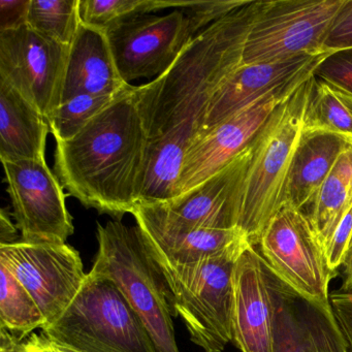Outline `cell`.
Wrapping results in <instances>:
<instances>
[{
    "instance_id": "obj_1",
    "label": "cell",
    "mask_w": 352,
    "mask_h": 352,
    "mask_svg": "<svg viewBox=\"0 0 352 352\" xmlns=\"http://www.w3.org/2000/svg\"><path fill=\"white\" fill-rule=\"evenodd\" d=\"M261 1L247 0L208 26L164 75L135 86V102L148 137L140 203L176 199L185 152L201 131L212 98L242 65L245 40Z\"/></svg>"
},
{
    "instance_id": "obj_2",
    "label": "cell",
    "mask_w": 352,
    "mask_h": 352,
    "mask_svg": "<svg viewBox=\"0 0 352 352\" xmlns=\"http://www.w3.org/2000/svg\"><path fill=\"white\" fill-rule=\"evenodd\" d=\"M131 86L73 139L56 142L54 170L86 208L121 220L139 205L148 137Z\"/></svg>"
},
{
    "instance_id": "obj_3",
    "label": "cell",
    "mask_w": 352,
    "mask_h": 352,
    "mask_svg": "<svg viewBox=\"0 0 352 352\" xmlns=\"http://www.w3.org/2000/svg\"><path fill=\"white\" fill-rule=\"evenodd\" d=\"M314 75L271 115L249 144V158L232 201V226L252 246L284 204L286 181L304 129Z\"/></svg>"
},
{
    "instance_id": "obj_4",
    "label": "cell",
    "mask_w": 352,
    "mask_h": 352,
    "mask_svg": "<svg viewBox=\"0 0 352 352\" xmlns=\"http://www.w3.org/2000/svg\"><path fill=\"white\" fill-rule=\"evenodd\" d=\"M98 250L91 273L112 280L139 315L157 352H180L170 292L143 230L121 220L98 223Z\"/></svg>"
},
{
    "instance_id": "obj_5",
    "label": "cell",
    "mask_w": 352,
    "mask_h": 352,
    "mask_svg": "<svg viewBox=\"0 0 352 352\" xmlns=\"http://www.w3.org/2000/svg\"><path fill=\"white\" fill-rule=\"evenodd\" d=\"M42 333L51 343L76 352H157L116 284L91 272L67 310Z\"/></svg>"
},
{
    "instance_id": "obj_6",
    "label": "cell",
    "mask_w": 352,
    "mask_h": 352,
    "mask_svg": "<svg viewBox=\"0 0 352 352\" xmlns=\"http://www.w3.org/2000/svg\"><path fill=\"white\" fill-rule=\"evenodd\" d=\"M248 246L242 241L189 267L154 259L166 279L174 316L182 318L191 342L204 352H222L232 342V276Z\"/></svg>"
},
{
    "instance_id": "obj_7",
    "label": "cell",
    "mask_w": 352,
    "mask_h": 352,
    "mask_svg": "<svg viewBox=\"0 0 352 352\" xmlns=\"http://www.w3.org/2000/svg\"><path fill=\"white\" fill-rule=\"evenodd\" d=\"M344 3L345 0H263L245 40L242 65L327 52L325 41Z\"/></svg>"
},
{
    "instance_id": "obj_8",
    "label": "cell",
    "mask_w": 352,
    "mask_h": 352,
    "mask_svg": "<svg viewBox=\"0 0 352 352\" xmlns=\"http://www.w3.org/2000/svg\"><path fill=\"white\" fill-rule=\"evenodd\" d=\"M257 246L265 263L298 298L331 305L329 284L338 273L329 269L324 248L304 211L284 203Z\"/></svg>"
},
{
    "instance_id": "obj_9",
    "label": "cell",
    "mask_w": 352,
    "mask_h": 352,
    "mask_svg": "<svg viewBox=\"0 0 352 352\" xmlns=\"http://www.w3.org/2000/svg\"><path fill=\"white\" fill-rule=\"evenodd\" d=\"M248 158L247 147L226 168L186 195L166 203L139 204L131 213L138 226L152 240L197 228H234V190Z\"/></svg>"
},
{
    "instance_id": "obj_10",
    "label": "cell",
    "mask_w": 352,
    "mask_h": 352,
    "mask_svg": "<svg viewBox=\"0 0 352 352\" xmlns=\"http://www.w3.org/2000/svg\"><path fill=\"white\" fill-rule=\"evenodd\" d=\"M104 32L119 74L127 84L164 75L197 36L182 10L127 18Z\"/></svg>"
},
{
    "instance_id": "obj_11",
    "label": "cell",
    "mask_w": 352,
    "mask_h": 352,
    "mask_svg": "<svg viewBox=\"0 0 352 352\" xmlns=\"http://www.w3.org/2000/svg\"><path fill=\"white\" fill-rule=\"evenodd\" d=\"M0 263L32 294L46 319V325L54 322L67 310L87 276L79 252L67 243L18 241L0 245Z\"/></svg>"
},
{
    "instance_id": "obj_12",
    "label": "cell",
    "mask_w": 352,
    "mask_h": 352,
    "mask_svg": "<svg viewBox=\"0 0 352 352\" xmlns=\"http://www.w3.org/2000/svg\"><path fill=\"white\" fill-rule=\"evenodd\" d=\"M69 50L28 24L0 32V81L12 86L48 120L61 104Z\"/></svg>"
},
{
    "instance_id": "obj_13",
    "label": "cell",
    "mask_w": 352,
    "mask_h": 352,
    "mask_svg": "<svg viewBox=\"0 0 352 352\" xmlns=\"http://www.w3.org/2000/svg\"><path fill=\"white\" fill-rule=\"evenodd\" d=\"M13 214L28 243L65 244L75 232L63 186L45 160H6Z\"/></svg>"
},
{
    "instance_id": "obj_14",
    "label": "cell",
    "mask_w": 352,
    "mask_h": 352,
    "mask_svg": "<svg viewBox=\"0 0 352 352\" xmlns=\"http://www.w3.org/2000/svg\"><path fill=\"white\" fill-rule=\"evenodd\" d=\"M310 77L277 88L241 112L197 135L185 152L177 185V197L203 184L240 155L274 111Z\"/></svg>"
},
{
    "instance_id": "obj_15",
    "label": "cell",
    "mask_w": 352,
    "mask_h": 352,
    "mask_svg": "<svg viewBox=\"0 0 352 352\" xmlns=\"http://www.w3.org/2000/svg\"><path fill=\"white\" fill-rule=\"evenodd\" d=\"M271 276V267L254 246L247 247L234 265L232 342L241 352L273 349Z\"/></svg>"
},
{
    "instance_id": "obj_16",
    "label": "cell",
    "mask_w": 352,
    "mask_h": 352,
    "mask_svg": "<svg viewBox=\"0 0 352 352\" xmlns=\"http://www.w3.org/2000/svg\"><path fill=\"white\" fill-rule=\"evenodd\" d=\"M329 54L331 53L306 54L276 63L241 65L212 98L199 135L241 112L277 88L310 77Z\"/></svg>"
},
{
    "instance_id": "obj_17",
    "label": "cell",
    "mask_w": 352,
    "mask_h": 352,
    "mask_svg": "<svg viewBox=\"0 0 352 352\" xmlns=\"http://www.w3.org/2000/svg\"><path fill=\"white\" fill-rule=\"evenodd\" d=\"M131 86L119 74L106 32L82 23L69 46L61 104L80 96H118Z\"/></svg>"
},
{
    "instance_id": "obj_18",
    "label": "cell",
    "mask_w": 352,
    "mask_h": 352,
    "mask_svg": "<svg viewBox=\"0 0 352 352\" xmlns=\"http://www.w3.org/2000/svg\"><path fill=\"white\" fill-rule=\"evenodd\" d=\"M349 144L335 133L302 131L290 164L284 203L306 212Z\"/></svg>"
},
{
    "instance_id": "obj_19",
    "label": "cell",
    "mask_w": 352,
    "mask_h": 352,
    "mask_svg": "<svg viewBox=\"0 0 352 352\" xmlns=\"http://www.w3.org/2000/svg\"><path fill=\"white\" fill-rule=\"evenodd\" d=\"M48 120L19 92L0 81V158L45 160Z\"/></svg>"
},
{
    "instance_id": "obj_20",
    "label": "cell",
    "mask_w": 352,
    "mask_h": 352,
    "mask_svg": "<svg viewBox=\"0 0 352 352\" xmlns=\"http://www.w3.org/2000/svg\"><path fill=\"white\" fill-rule=\"evenodd\" d=\"M145 239L153 258L173 267L195 265L226 250L236 243L247 241L236 228H197L185 234L155 240L148 239L146 236Z\"/></svg>"
},
{
    "instance_id": "obj_21",
    "label": "cell",
    "mask_w": 352,
    "mask_h": 352,
    "mask_svg": "<svg viewBox=\"0 0 352 352\" xmlns=\"http://www.w3.org/2000/svg\"><path fill=\"white\" fill-rule=\"evenodd\" d=\"M352 206V144L342 152L312 205L305 213L323 248Z\"/></svg>"
},
{
    "instance_id": "obj_22",
    "label": "cell",
    "mask_w": 352,
    "mask_h": 352,
    "mask_svg": "<svg viewBox=\"0 0 352 352\" xmlns=\"http://www.w3.org/2000/svg\"><path fill=\"white\" fill-rule=\"evenodd\" d=\"M45 325L46 319L32 294L0 263V329L21 343Z\"/></svg>"
},
{
    "instance_id": "obj_23",
    "label": "cell",
    "mask_w": 352,
    "mask_h": 352,
    "mask_svg": "<svg viewBox=\"0 0 352 352\" xmlns=\"http://www.w3.org/2000/svg\"><path fill=\"white\" fill-rule=\"evenodd\" d=\"M271 282L274 302L272 352H309L308 338L298 294L273 270Z\"/></svg>"
},
{
    "instance_id": "obj_24",
    "label": "cell",
    "mask_w": 352,
    "mask_h": 352,
    "mask_svg": "<svg viewBox=\"0 0 352 352\" xmlns=\"http://www.w3.org/2000/svg\"><path fill=\"white\" fill-rule=\"evenodd\" d=\"M302 131L335 133L352 144L351 114L333 91V86L315 75Z\"/></svg>"
},
{
    "instance_id": "obj_25",
    "label": "cell",
    "mask_w": 352,
    "mask_h": 352,
    "mask_svg": "<svg viewBox=\"0 0 352 352\" xmlns=\"http://www.w3.org/2000/svg\"><path fill=\"white\" fill-rule=\"evenodd\" d=\"M81 24L80 0H30L28 25L49 40L69 47Z\"/></svg>"
},
{
    "instance_id": "obj_26",
    "label": "cell",
    "mask_w": 352,
    "mask_h": 352,
    "mask_svg": "<svg viewBox=\"0 0 352 352\" xmlns=\"http://www.w3.org/2000/svg\"><path fill=\"white\" fill-rule=\"evenodd\" d=\"M185 3L186 0H80V17L82 23L106 30L127 18L180 10Z\"/></svg>"
},
{
    "instance_id": "obj_27",
    "label": "cell",
    "mask_w": 352,
    "mask_h": 352,
    "mask_svg": "<svg viewBox=\"0 0 352 352\" xmlns=\"http://www.w3.org/2000/svg\"><path fill=\"white\" fill-rule=\"evenodd\" d=\"M123 94L118 96H80L63 102L48 118L50 133L55 142L73 139L92 119L106 110Z\"/></svg>"
},
{
    "instance_id": "obj_28",
    "label": "cell",
    "mask_w": 352,
    "mask_h": 352,
    "mask_svg": "<svg viewBox=\"0 0 352 352\" xmlns=\"http://www.w3.org/2000/svg\"><path fill=\"white\" fill-rule=\"evenodd\" d=\"M308 338L309 352H350L331 305L323 306L298 298Z\"/></svg>"
},
{
    "instance_id": "obj_29",
    "label": "cell",
    "mask_w": 352,
    "mask_h": 352,
    "mask_svg": "<svg viewBox=\"0 0 352 352\" xmlns=\"http://www.w3.org/2000/svg\"><path fill=\"white\" fill-rule=\"evenodd\" d=\"M247 0H186L182 8L197 34L214 22L242 7Z\"/></svg>"
},
{
    "instance_id": "obj_30",
    "label": "cell",
    "mask_w": 352,
    "mask_h": 352,
    "mask_svg": "<svg viewBox=\"0 0 352 352\" xmlns=\"http://www.w3.org/2000/svg\"><path fill=\"white\" fill-rule=\"evenodd\" d=\"M314 75L352 96V49L329 54L315 69Z\"/></svg>"
},
{
    "instance_id": "obj_31",
    "label": "cell",
    "mask_w": 352,
    "mask_h": 352,
    "mask_svg": "<svg viewBox=\"0 0 352 352\" xmlns=\"http://www.w3.org/2000/svg\"><path fill=\"white\" fill-rule=\"evenodd\" d=\"M352 239V206L338 224L333 236L324 248L327 263L331 271L338 273L343 265Z\"/></svg>"
},
{
    "instance_id": "obj_32",
    "label": "cell",
    "mask_w": 352,
    "mask_h": 352,
    "mask_svg": "<svg viewBox=\"0 0 352 352\" xmlns=\"http://www.w3.org/2000/svg\"><path fill=\"white\" fill-rule=\"evenodd\" d=\"M347 49H352V0H345L324 44V51L329 53Z\"/></svg>"
},
{
    "instance_id": "obj_33",
    "label": "cell",
    "mask_w": 352,
    "mask_h": 352,
    "mask_svg": "<svg viewBox=\"0 0 352 352\" xmlns=\"http://www.w3.org/2000/svg\"><path fill=\"white\" fill-rule=\"evenodd\" d=\"M329 300L340 329L352 352V292L337 290L331 294Z\"/></svg>"
},
{
    "instance_id": "obj_34",
    "label": "cell",
    "mask_w": 352,
    "mask_h": 352,
    "mask_svg": "<svg viewBox=\"0 0 352 352\" xmlns=\"http://www.w3.org/2000/svg\"><path fill=\"white\" fill-rule=\"evenodd\" d=\"M30 0H0V32L28 24Z\"/></svg>"
},
{
    "instance_id": "obj_35",
    "label": "cell",
    "mask_w": 352,
    "mask_h": 352,
    "mask_svg": "<svg viewBox=\"0 0 352 352\" xmlns=\"http://www.w3.org/2000/svg\"><path fill=\"white\" fill-rule=\"evenodd\" d=\"M17 352H53L50 342L44 335L32 333L18 344Z\"/></svg>"
},
{
    "instance_id": "obj_36",
    "label": "cell",
    "mask_w": 352,
    "mask_h": 352,
    "mask_svg": "<svg viewBox=\"0 0 352 352\" xmlns=\"http://www.w3.org/2000/svg\"><path fill=\"white\" fill-rule=\"evenodd\" d=\"M18 228L12 222L9 212L6 209L0 212V245H9L18 242Z\"/></svg>"
},
{
    "instance_id": "obj_37",
    "label": "cell",
    "mask_w": 352,
    "mask_h": 352,
    "mask_svg": "<svg viewBox=\"0 0 352 352\" xmlns=\"http://www.w3.org/2000/svg\"><path fill=\"white\" fill-rule=\"evenodd\" d=\"M342 267H343V283L340 290L344 292H352V239Z\"/></svg>"
},
{
    "instance_id": "obj_38",
    "label": "cell",
    "mask_w": 352,
    "mask_h": 352,
    "mask_svg": "<svg viewBox=\"0 0 352 352\" xmlns=\"http://www.w3.org/2000/svg\"><path fill=\"white\" fill-rule=\"evenodd\" d=\"M18 344L19 343L8 331L1 329V348H0V352H17Z\"/></svg>"
},
{
    "instance_id": "obj_39",
    "label": "cell",
    "mask_w": 352,
    "mask_h": 352,
    "mask_svg": "<svg viewBox=\"0 0 352 352\" xmlns=\"http://www.w3.org/2000/svg\"><path fill=\"white\" fill-rule=\"evenodd\" d=\"M331 84V83H329ZM333 86V91L337 94L339 100H341L342 104L346 107L348 111H349L350 114L352 116V96L350 94H348L345 90L340 89V88L336 87V86Z\"/></svg>"
},
{
    "instance_id": "obj_40",
    "label": "cell",
    "mask_w": 352,
    "mask_h": 352,
    "mask_svg": "<svg viewBox=\"0 0 352 352\" xmlns=\"http://www.w3.org/2000/svg\"><path fill=\"white\" fill-rule=\"evenodd\" d=\"M50 342V341H49ZM51 347H52L53 352H76L73 351V350L67 349V348L60 347V346L55 345V344L51 343Z\"/></svg>"
}]
</instances>
